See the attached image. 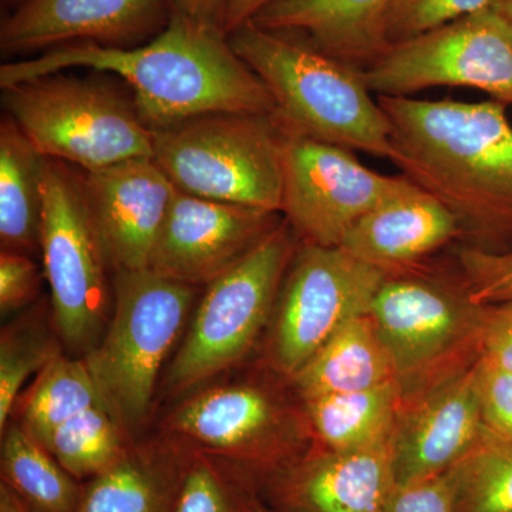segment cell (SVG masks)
Here are the masks:
<instances>
[{
	"label": "cell",
	"instance_id": "cell-31",
	"mask_svg": "<svg viewBox=\"0 0 512 512\" xmlns=\"http://www.w3.org/2000/svg\"><path fill=\"white\" fill-rule=\"evenodd\" d=\"M490 0H394L384 20L390 46L487 8Z\"/></svg>",
	"mask_w": 512,
	"mask_h": 512
},
{
	"label": "cell",
	"instance_id": "cell-23",
	"mask_svg": "<svg viewBox=\"0 0 512 512\" xmlns=\"http://www.w3.org/2000/svg\"><path fill=\"white\" fill-rule=\"evenodd\" d=\"M404 393L399 382L357 392L299 399L313 446L325 450H360L393 439Z\"/></svg>",
	"mask_w": 512,
	"mask_h": 512
},
{
	"label": "cell",
	"instance_id": "cell-39",
	"mask_svg": "<svg viewBox=\"0 0 512 512\" xmlns=\"http://www.w3.org/2000/svg\"><path fill=\"white\" fill-rule=\"evenodd\" d=\"M0 512H29L12 491L0 485Z\"/></svg>",
	"mask_w": 512,
	"mask_h": 512
},
{
	"label": "cell",
	"instance_id": "cell-40",
	"mask_svg": "<svg viewBox=\"0 0 512 512\" xmlns=\"http://www.w3.org/2000/svg\"><path fill=\"white\" fill-rule=\"evenodd\" d=\"M488 8L493 9L512 29V0H490Z\"/></svg>",
	"mask_w": 512,
	"mask_h": 512
},
{
	"label": "cell",
	"instance_id": "cell-5",
	"mask_svg": "<svg viewBox=\"0 0 512 512\" xmlns=\"http://www.w3.org/2000/svg\"><path fill=\"white\" fill-rule=\"evenodd\" d=\"M153 134V158L178 191L281 214L288 134L274 114H210Z\"/></svg>",
	"mask_w": 512,
	"mask_h": 512
},
{
	"label": "cell",
	"instance_id": "cell-27",
	"mask_svg": "<svg viewBox=\"0 0 512 512\" xmlns=\"http://www.w3.org/2000/svg\"><path fill=\"white\" fill-rule=\"evenodd\" d=\"M76 480H90L119 461L131 439L104 406L92 407L35 437Z\"/></svg>",
	"mask_w": 512,
	"mask_h": 512
},
{
	"label": "cell",
	"instance_id": "cell-20",
	"mask_svg": "<svg viewBox=\"0 0 512 512\" xmlns=\"http://www.w3.org/2000/svg\"><path fill=\"white\" fill-rule=\"evenodd\" d=\"M394 0H274L259 28L303 37L320 52L365 70L389 50L384 20Z\"/></svg>",
	"mask_w": 512,
	"mask_h": 512
},
{
	"label": "cell",
	"instance_id": "cell-26",
	"mask_svg": "<svg viewBox=\"0 0 512 512\" xmlns=\"http://www.w3.org/2000/svg\"><path fill=\"white\" fill-rule=\"evenodd\" d=\"M18 406L19 423L33 437H39L77 414L104 404L86 362L60 353L37 373L32 386L16 400Z\"/></svg>",
	"mask_w": 512,
	"mask_h": 512
},
{
	"label": "cell",
	"instance_id": "cell-14",
	"mask_svg": "<svg viewBox=\"0 0 512 512\" xmlns=\"http://www.w3.org/2000/svg\"><path fill=\"white\" fill-rule=\"evenodd\" d=\"M476 360L404 394L392 440L397 484L448 473L483 440Z\"/></svg>",
	"mask_w": 512,
	"mask_h": 512
},
{
	"label": "cell",
	"instance_id": "cell-36",
	"mask_svg": "<svg viewBox=\"0 0 512 512\" xmlns=\"http://www.w3.org/2000/svg\"><path fill=\"white\" fill-rule=\"evenodd\" d=\"M40 288L39 266L28 254L2 251L0 254V311H18L36 298Z\"/></svg>",
	"mask_w": 512,
	"mask_h": 512
},
{
	"label": "cell",
	"instance_id": "cell-21",
	"mask_svg": "<svg viewBox=\"0 0 512 512\" xmlns=\"http://www.w3.org/2000/svg\"><path fill=\"white\" fill-rule=\"evenodd\" d=\"M192 451L160 436L134 444L83 485L76 512H175Z\"/></svg>",
	"mask_w": 512,
	"mask_h": 512
},
{
	"label": "cell",
	"instance_id": "cell-30",
	"mask_svg": "<svg viewBox=\"0 0 512 512\" xmlns=\"http://www.w3.org/2000/svg\"><path fill=\"white\" fill-rule=\"evenodd\" d=\"M60 346L47 328L42 312H30L8 328L0 338V431L8 427L20 390L30 376L39 373L60 355Z\"/></svg>",
	"mask_w": 512,
	"mask_h": 512
},
{
	"label": "cell",
	"instance_id": "cell-35",
	"mask_svg": "<svg viewBox=\"0 0 512 512\" xmlns=\"http://www.w3.org/2000/svg\"><path fill=\"white\" fill-rule=\"evenodd\" d=\"M382 512H454L450 471L413 483L397 484Z\"/></svg>",
	"mask_w": 512,
	"mask_h": 512
},
{
	"label": "cell",
	"instance_id": "cell-17",
	"mask_svg": "<svg viewBox=\"0 0 512 512\" xmlns=\"http://www.w3.org/2000/svg\"><path fill=\"white\" fill-rule=\"evenodd\" d=\"M84 194L114 271L150 269L175 185L153 157L82 171Z\"/></svg>",
	"mask_w": 512,
	"mask_h": 512
},
{
	"label": "cell",
	"instance_id": "cell-22",
	"mask_svg": "<svg viewBox=\"0 0 512 512\" xmlns=\"http://www.w3.org/2000/svg\"><path fill=\"white\" fill-rule=\"evenodd\" d=\"M390 382H397L393 362L369 313L349 320L291 379L298 399Z\"/></svg>",
	"mask_w": 512,
	"mask_h": 512
},
{
	"label": "cell",
	"instance_id": "cell-33",
	"mask_svg": "<svg viewBox=\"0 0 512 512\" xmlns=\"http://www.w3.org/2000/svg\"><path fill=\"white\" fill-rule=\"evenodd\" d=\"M476 372L485 430L497 439L512 440V373L480 360Z\"/></svg>",
	"mask_w": 512,
	"mask_h": 512
},
{
	"label": "cell",
	"instance_id": "cell-4",
	"mask_svg": "<svg viewBox=\"0 0 512 512\" xmlns=\"http://www.w3.org/2000/svg\"><path fill=\"white\" fill-rule=\"evenodd\" d=\"M197 286L151 271H114L113 315L84 356L101 402L131 439L151 412L161 367L184 328Z\"/></svg>",
	"mask_w": 512,
	"mask_h": 512
},
{
	"label": "cell",
	"instance_id": "cell-19",
	"mask_svg": "<svg viewBox=\"0 0 512 512\" xmlns=\"http://www.w3.org/2000/svg\"><path fill=\"white\" fill-rule=\"evenodd\" d=\"M461 239L460 225L433 195L416 185L380 202L343 241L350 255L386 275L407 271Z\"/></svg>",
	"mask_w": 512,
	"mask_h": 512
},
{
	"label": "cell",
	"instance_id": "cell-11",
	"mask_svg": "<svg viewBox=\"0 0 512 512\" xmlns=\"http://www.w3.org/2000/svg\"><path fill=\"white\" fill-rule=\"evenodd\" d=\"M384 278L342 247L299 244L272 313L269 366L291 380L342 326L369 313Z\"/></svg>",
	"mask_w": 512,
	"mask_h": 512
},
{
	"label": "cell",
	"instance_id": "cell-15",
	"mask_svg": "<svg viewBox=\"0 0 512 512\" xmlns=\"http://www.w3.org/2000/svg\"><path fill=\"white\" fill-rule=\"evenodd\" d=\"M282 221L279 212L207 200L177 190L150 269L184 284L208 286Z\"/></svg>",
	"mask_w": 512,
	"mask_h": 512
},
{
	"label": "cell",
	"instance_id": "cell-16",
	"mask_svg": "<svg viewBox=\"0 0 512 512\" xmlns=\"http://www.w3.org/2000/svg\"><path fill=\"white\" fill-rule=\"evenodd\" d=\"M173 0H26L3 18V55L94 43L130 49L150 42L173 19Z\"/></svg>",
	"mask_w": 512,
	"mask_h": 512
},
{
	"label": "cell",
	"instance_id": "cell-34",
	"mask_svg": "<svg viewBox=\"0 0 512 512\" xmlns=\"http://www.w3.org/2000/svg\"><path fill=\"white\" fill-rule=\"evenodd\" d=\"M481 306L477 360L512 373V301Z\"/></svg>",
	"mask_w": 512,
	"mask_h": 512
},
{
	"label": "cell",
	"instance_id": "cell-41",
	"mask_svg": "<svg viewBox=\"0 0 512 512\" xmlns=\"http://www.w3.org/2000/svg\"><path fill=\"white\" fill-rule=\"evenodd\" d=\"M5 5L8 6H15L16 8H19L20 5H22L23 2H26V0H2Z\"/></svg>",
	"mask_w": 512,
	"mask_h": 512
},
{
	"label": "cell",
	"instance_id": "cell-28",
	"mask_svg": "<svg viewBox=\"0 0 512 512\" xmlns=\"http://www.w3.org/2000/svg\"><path fill=\"white\" fill-rule=\"evenodd\" d=\"M262 483L211 454L192 451L175 512H265Z\"/></svg>",
	"mask_w": 512,
	"mask_h": 512
},
{
	"label": "cell",
	"instance_id": "cell-10",
	"mask_svg": "<svg viewBox=\"0 0 512 512\" xmlns=\"http://www.w3.org/2000/svg\"><path fill=\"white\" fill-rule=\"evenodd\" d=\"M40 251L57 335L67 348L87 353L107 323L110 265L84 194L82 173L50 158L43 174Z\"/></svg>",
	"mask_w": 512,
	"mask_h": 512
},
{
	"label": "cell",
	"instance_id": "cell-13",
	"mask_svg": "<svg viewBox=\"0 0 512 512\" xmlns=\"http://www.w3.org/2000/svg\"><path fill=\"white\" fill-rule=\"evenodd\" d=\"M412 185L403 174L370 170L348 148L286 138L281 214L301 244L342 247L367 212Z\"/></svg>",
	"mask_w": 512,
	"mask_h": 512
},
{
	"label": "cell",
	"instance_id": "cell-9",
	"mask_svg": "<svg viewBox=\"0 0 512 512\" xmlns=\"http://www.w3.org/2000/svg\"><path fill=\"white\" fill-rule=\"evenodd\" d=\"M481 309L471 301L463 279L448 282L421 265L386 275L369 315L404 394L471 363L460 362L464 355L477 359Z\"/></svg>",
	"mask_w": 512,
	"mask_h": 512
},
{
	"label": "cell",
	"instance_id": "cell-8",
	"mask_svg": "<svg viewBox=\"0 0 512 512\" xmlns=\"http://www.w3.org/2000/svg\"><path fill=\"white\" fill-rule=\"evenodd\" d=\"M163 436L227 460L262 484L305 456L311 430L299 406L264 384H218L188 397L163 421Z\"/></svg>",
	"mask_w": 512,
	"mask_h": 512
},
{
	"label": "cell",
	"instance_id": "cell-32",
	"mask_svg": "<svg viewBox=\"0 0 512 512\" xmlns=\"http://www.w3.org/2000/svg\"><path fill=\"white\" fill-rule=\"evenodd\" d=\"M458 266L468 295L477 305L512 301V251L464 247L458 252Z\"/></svg>",
	"mask_w": 512,
	"mask_h": 512
},
{
	"label": "cell",
	"instance_id": "cell-24",
	"mask_svg": "<svg viewBox=\"0 0 512 512\" xmlns=\"http://www.w3.org/2000/svg\"><path fill=\"white\" fill-rule=\"evenodd\" d=\"M46 158L12 117L0 126V242L2 251L40 248Z\"/></svg>",
	"mask_w": 512,
	"mask_h": 512
},
{
	"label": "cell",
	"instance_id": "cell-18",
	"mask_svg": "<svg viewBox=\"0 0 512 512\" xmlns=\"http://www.w3.org/2000/svg\"><path fill=\"white\" fill-rule=\"evenodd\" d=\"M392 440L348 451L313 446L264 481L265 504L275 512H382L397 485Z\"/></svg>",
	"mask_w": 512,
	"mask_h": 512
},
{
	"label": "cell",
	"instance_id": "cell-3",
	"mask_svg": "<svg viewBox=\"0 0 512 512\" xmlns=\"http://www.w3.org/2000/svg\"><path fill=\"white\" fill-rule=\"evenodd\" d=\"M229 45L262 80L288 136L359 150L390 161V123L363 70L320 52L303 37L245 23Z\"/></svg>",
	"mask_w": 512,
	"mask_h": 512
},
{
	"label": "cell",
	"instance_id": "cell-12",
	"mask_svg": "<svg viewBox=\"0 0 512 512\" xmlns=\"http://www.w3.org/2000/svg\"><path fill=\"white\" fill-rule=\"evenodd\" d=\"M363 74L376 97L467 87L512 106V29L487 6L390 46Z\"/></svg>",
	"mask_w": 512,
	"mask_h": 512
},
{
	"label": "cell",
	"instance_id": "cell-7",
	"mask_svg": "<svg viewBox=\"0 0 512 512\" xmlns=\"http://www.w3.org/2000/svg\"><path fill=\"white\" fill-rule=\"evenodd\" d=\"M299 244L284 218L237 265L207 286L168 370L171 393H185L208 382L251 352L272 318Z\"/></svg>",
	"mask_w": 512,
	"mask_h": 512
},
{
	"label": "cell",
	"instance_id": "cell-6",
	"mask_svg": "<svg viewBox=\"0 0 512 512\" xmlns=\"http://www.w3.org/2000/svg\"><path fill=\"white\" fill-rule=\"evenodd\" d=\"M2 90L10 117L45 158L89 173L153 157L154 134L136 104L106 84L53 73Z\"/></svg>",
	"mask_w": 512,
	"mask_h": 512
},
{
	"label": "cell",
	"instance_id": "cell-29",
	"mask_svg": "<svg viewBox=\"0 0 512 512\" xmlns=\"http://www.w3.org/2000/svg\"><path fill=\"white\" fill-rule=\"evenodd\" d=\"M450 473L454 512H512V440L485 433Z\"/></svg>",
	"mask_w": 512,
	"mask_h": 512
},
{
	"label": "cell",
	"instance_id": "cell-37",
	"mask_svg": "<svg viewBox=\"0 0 512 512\" xmlns=\"http://www.w3.org/2000/svg\"><path fill=\"white\" fill-rule=\"evenodd\" d=\"M173 2L175 12L185 18L224 32L229 0H173Z\"/></svg>",
	"mask_w": 512,
	"mask_h": 512
},
{
	"label": "cell",
	"instance_id": "cell-2",
	"mask_svg": "<svg viewBox=\"0 0 512 512\" xmlns=\"http://www.w3.org/2000/svg\"><path fill=\"white\" fill-rule=\"evenodd\" d=\"M69 67H90L127 82L138 114L151 131L210 114L275 111L271 93L234 52L228 36L178 12L167 29L141 46L70 43L40 57L2 64L0 87Z\"/></svg>",
	"mask_w": 512,
	"mask_h": 512
},
{
	"label": "cell",
	"instance_id": "cell-25",
	"mask_svg": "<svg viewBox=\"0 0 512 512\" xmlns=\"http://www.w3.org/2000/svg\"><path fill=\"white\" fill-rule=\"evenodd\" d=\"M0 471L8 487L29 512H76L83 485L20 423L3 431Z\"/></svg>",
	"mask_w": 512,
	"mask_h": 512
},
{
	"label": "cell",
	"instance_id": "cell-38",
	"mask_svg": "<svg viewBox=\"0 0 512 512\" xmlns=\"http://www.w3.org/2000/svg\"><path fill=\"white\" fill-rule=\"evenodd\" d=\"M272 2L274 0H229L224 25L225 35H231L234 30L251 22L265 6Z\"/></svg>",
	"mask_w": 512,
	"mask_h": 512
},
{
	"label": "cell",
	"instance_id": "cell-1",
	"mask_svg": "<svg viewBox=\"0 0 512 512\" xmlns=\"http://www.w3.org/2000/svg\"><path fill=\"white\" fill-rule=\"evenodd\" d=\"M390 161L456 217L466 247L512 251V126L500 101L377 97Z\"/></svg>",
	"mask_w": 512,
	"mask_h": 512
},
{
	"label": "cell",
	"instance_id": "cell-42",
	"mask_svg": "<svg viewBox=\"0 0 512 512\" xmlns=\"http://www.w3.org/2000/svg\"><path fill=\"white\" fill-rule=\"evenodd\" d=\"M265 512H275V511H272V510H269V508H266Z\"/></svg>",
	"mask_w": 512,
	"mask_h": 512
}]
</instances>
